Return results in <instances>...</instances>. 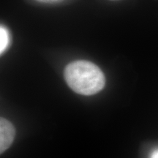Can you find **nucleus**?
<instances>
[{
	"label": "nucleus",
	"mask_w": 158,
	"mask_h": 158,
	"mask_svg": "<svg viewBox=\"0 0 158 158\" xmlns=\"http://www.w3.org/2000/svg\"><path fill=\"white\" fill-rule=\"evenodd\" d=\"M64 78L74 92L83 95L97 94L106 84L102 70L94 63L85 60L70 63L64 70Z\"/></svg>",
	"instance_id": "1"
},
{
	"label": "nucleus",
	"mask_w": 158,
	"mask_h": 158,
	"mask_svg": "<svg viewBox=\"0 0 158 158\" xmlns=\"http://www.w3.org/2000/svg\"><path fill=\"white\" fill-rule=\"evenodd\" d=\"M15 128L11 122L4 118L0 119V152L3 153L10 147L15 138Z\"/></svg>",
	"instance_id": "2"
},
{
	"label": "nucleus",
	"mask_w": 158,
	"mask_h": 158,
	"mask_svg": "<svg viewBox=\"0 0 158 158\" xmlns=\"http://www.w3.org/2000/svg\"><path fill=\"white\" fill-rule=\"evenodd\" d=\"M8 33L4 27H1L0 29V52L2 54V52L7 48L8 45Z\"/></svg>",
	"instance_id": "3"
},
{
	"label": "nucleus",
	"mask_w": 158,
	"mask_h": 158,
	"mask_svg": "<svg viewBox=\"0 0 158 158\" xmlns=\"http://www.w3.org/2000/svg\"><path fill=\"white\" fill-rule=\"evenodd\" d=\"M150 158H158V149L154 151L152 155H150Z\"/></svg>",
	"instance_id": "4"
},
{
	"label": "nucleus",
	"mask_w": 158,
	"mask_h": 158,
	"mask_svg": "<svg viewBox=\"0 0 158 158\" xmlns=\"http://www.w3.org/2000/svg\"><path fill=\"white\" fill-rule=\"evenodd\" d=\"M40 1H43V2H54V1H57V0H40Z\"/></svg>",
	"instance_id": "5"
}]
</instances>
